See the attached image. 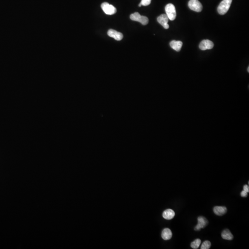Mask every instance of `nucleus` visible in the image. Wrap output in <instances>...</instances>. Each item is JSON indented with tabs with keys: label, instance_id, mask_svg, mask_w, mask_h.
Wrapping results in <instances>:
<instances>
[{
	"label": "nucleus",
	"instance_id": "obj_1",
	"mask_svg": "<svg viewBox=\"0 0 249 249\" xmlns=\"http://www.w3.org/2000/svg\"><path fill=\"white\" fill-rule=\"evenodd\" d=\"M232 0H223L217 8L218 12L221 15L226 14L231 6Z\"/></svg>",
	"mask_w": 249,
	"mask_h": 249
},
{
	"label": "nucleus",
	"instance_id": "obj_2",
	"mask_svg": "<svg viewBox=\"0 0 249 249\" xmlns=\"http://www.w3.org/2000/svg\"><path fill=\"white\" fill-rule=\"evenodd\" d=\"M166 15L170 21H174L176 18V11L175 7L171 3L167 4L165 7Z\"/></svg>",
	"mask_w": 249,
	"mask_h": 249
},
{
	"label": "nucleus",
	"instance_id": "obj_3",
	"mask_svg": "<svg viewBox=\"0 0 249 249\" xmlns=\"http://www.w3.org/2000/svg\"><path fill=\"white\" fill-rule=\"evenodd\" d=\"M130 18L132 21L139 22L143 25H146L149 23V19L147 17L141 16L137 12L131 14Z\"/></svg>",
	"mask_w": 249,
	"mask_h": 249
},
{
	"label": "nucleus",
	"instance_id": "obj_4",
	"mask_svg": "<svg viewBox=\"0 0 249 249\" xmlns=\"http://www.w3.org/2000/svg\"><path fill=\"white\" fill-rule=\"evenodd\" d=\"M101 7L104 12L108 15H113L115 14L117 12L116 8L114 6L109 4L108 2L102 3Z\"/></svg>",
	"mask_w": 249,
	"mask_h": 249
},
{
	"label": "nucleus",
	"instance_id": "obj_5",
	"mask_svg": "<svg viewBox=\"0 0 249 249\" xmlns=\"http://www.w3.org/2000/svg\"><path fill=\"white\" fill-rule=\"evenodd\" d=\"M188 6L191 10L197 12H200L202 10V5L198 0H190L188 2Z\"/></svg>",
	"mask_w": 249,
	"mask_h": 249
},
{
	"label": "nucleus",
	"instance_id": "obj_6",
	"mask_svg": "<svg viewBox=\"0 0 249 249\" xmlns=\"http://www.w3.org/2000/svg\"><path fill=\"white\" fill-rule=\"evenodd\" d=\"M214 46V43L210 40H203L199 44V47L202 50H211Z\"/></svg>",
	"mask_w": 249,
	"mask_h": 249
},
{
	"label": "nucleus",
	"instance_id": "obj_7",
	"mask_svg": "<svg viewBox=\"0 0 249 249\" xmlns=\"http://www.w3.org/2000/svg\"><path fill=\"white\" fill-rule=\"evenodd\" d=\"M157 20L158 22L166 29H168L169 27V26L168 24V22L169 19L166 14H161V16L158 17Z\"/></svg>",
	"mask_w": 249,
	"mask_h": 249
},
{
	"label": "nucleus",
	"instance_id": "obj_8",
	"mask_svg": "<svg viewBox=\"0 0 249 249\" xmlns=\"http://www.w3.org/2000/svg\"><path fill=\"white\" fill-rule=\"evenodd\" d=\"M197 225L195 228V230L199 231L201 228H203L207 226L208 224V221L203 216H199L197 218Z\"/></svg>",
	"mask_w": 249,
	"mask_h": 249
},
{
	"label": "nucleus",
	"instance_id": "obj_9",
	"mask_svg": "<svg viewBox=\"0 0 249 249\" xmlns=\"http://www.w3.org/2000/svg\"><path fill=\"white\" fill-rule=\"evenodd\" d=\"M108 35L109 37L114 38L117 41H120L123 38V35L121 33L117 32L115 30H109L108 32Z\"/></svg>",
	"mask_w": 249,
	"mask_h": 249
},
{
	"label": "nucleus",
	"instance_id": "obj_10",
	"mask_svg": "<svg viewBox=\"0 0 249 249\" xmlns=\"http://www.w3.org/2000/svg\"><path fill=\"white\" fill-rule=\"evenodd\" d=\"M213 211L216 215L222 216L226 213L227 208L225 206H215L214 208Z\"/></svg>",
	"mask_w": 249,
	"mask_h": 249
},
{
	"label": "nucleus",
	"instance_id": "obj_11",
	"mask_svg": "<svg viewBox=\"0 0 249 249\" xmlns=\"http://www.w3.org/2000/svg\"><path fill=\"white\" fill-rule=\"evenodd\" d=\"M175 216V212L171 209H167L163 212V216L166 220H171Z\"/></svg>",
	"mask_w": 249,
	"mask_h": 249
},
{
	"label": "nucleus",
	"instance_id": "obj_12",
	"mask_svg": "<svg viewBox=\"0 0 249 249\" xmlns=\"http://www.w3.org/2000/svg\"><path fill=\"white\" fill-rule=\"evenodd\" d=\"M183 43L181 41L173 40L170 43V45L173 50L179 52L181 50Z\"/></svg>",
	"mask_w": 249,
	"mask_h": 249
},
{
	"label": "nucleus",
	"instance_id": "obj_13",
	"mask_svg": "<svg viewBox=\"0 0 249 249\" xmlns=\"http://www.w3.org/2000/svg\"><path fill=\"white\" fill-rule=\"evenodd\" d=\"M172 235H173V234L170 229L167 228L164 229L162 231V237L164 240H169L172 238Z\"/></svg>",
	"mask_w": 249,
	"mask_h": 249
},
{
	"label": "nucleus",
	"instance_id": "obj_14",
	"mask_svg": "<svg viewBox=\"0 0 249 249\" xmlns=\"http://www.w3.org/2000/svg\"><path fill=\"white\" fill-rule=\"evenodd\" d=\"M222 237L225 240H231L233 238V236L228 229H225L222 233Z\"/></svg>",
	"mask_w": 249,
	"mask_h": 249
},
{
	"label": "nucleus",
	"instance_id": "obj_15",
	"mask_svg": "<svg viewBox=\"0 0 249 249\" xmlns=\"http://www.w3.org/2000/svg\"><path fill=\"white\" fill-rule=\"evenodd\" d=\"M201 243V240L200 239H196L191 243V246L193 249H197L199 247Z\"/></svg>",
	"mask_w": 249,
	"mask_h": 249
},
{
	"label": "nucleus",
	"instance_id": "obj_16",
	"mask_svg": "<svg viewBox=\"0 0 249 249\" xmlns=\"http://www.w3.org/2000/svg\"><path fill=\"white\" fill-rule=\"evenodd\" d=\"M211 242L208 240H206L202 244L200 248L201 249H210L211 248Z\"/></svg>",
	"mask_w": 249,
	"mask_h": 249
},
{
	"label": "nucleus",
	"instance_id": "obj_17",
	"mask_svg": "<svg viewBox=\"0 0 249 249\" xmlns=\"http://www.w3.org/2000/svg\"><path fill=\"white\" fill-rule=\"evenodd\" d=\"M151 0H141L140 3L139 4V7H141V6H147L151 4Z\"/></svg>",
	"mask_w": 249,
	"mask_h": 249
},
{
	"label": "nucleus",
	"instance_id": "obj_18",
	"mask_svg": "<svg viewBox=\"0 0 249 249\" xmlns=\"http://www.w3.org/2000/svg\"><path fill=\"white\" fill-rule=\"evenodd\" d=\"M243 190L247 192V193L249 192V185H245L243 186Z\"/></svg>",
	"mask_w": 249,
	"mask_h": 249
},
{
	"label": "nucleus",
	"instance_id": "obj_19",
	"mask_svg": "<svg viewBox=\"0 0 249 249\" xmlns=\"http://www.w3.org/2000/svg\"><path fill=\"white\" fill-rule=\"evenodd\" d=\"M247 193H248L247 192L243 190L241 191L240 195L242 197H247Z\"/></svg>",
	"mask_w": 249,
	"mask_h": 249
}]
</instances>
